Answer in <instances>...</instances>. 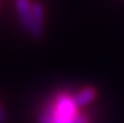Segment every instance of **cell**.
<instances>
[{"mask_svg":"<svg viewBox=\"0 0 124 123\" xmlns=\"http://www.w3.org/2000/svg\"><path fill=\"white\" fill-rule=\"evenodd\" d=\"M38 123H91V116L78 106L74 93L58 90L41 109Z\"/></svg>","mask_w":124,"mask_h":123,"instance_id":"1","label":"cell"},{"mask_svg":"<svg viewBox=\"0 0 124 123\" xmlns=\"http://www.w3.org/2000/svg\"><path fill=\"white\" fill-rule=\"evenodd\" d=\"M44 24H45V11L41 3L34 1L33 3V8H32V21H31V31L29 34L38 39L41 37L44 32Z\"/></svg>","mask_w":124,"mask_h":123,"instance_id":"2","label":"cell"},{"mask_svg":"<svg viewBox=\"0 0 124 123\" xmlns=\"http://www.w3.org/2000/svg\"><path fill=\"white\" fill-rule=\"evenodd\" d=\"M15 7L21 27L29 33L32 21V8H33L32 0H15Z\"/></svg>","mask_w":124,"mask_h":123,"instance_id":"3","label":"cell"},{"mask_svg":"<svg viewBox=\"0 0 124 123\" xmlns=\"http://www.w3.org/2000/svg\"><path fill=\"white\" fill-rule=\"evenodd\" d=\"M98 97V91L93 86H83L74 91V98L75 102L81 109H86L88 105H91Z\"/></svg>","mask_w":124,"mask_h":123,"instance_id":"4","label":"cell"},{"mask_svg":"<svg viewBox=\"0 0 124 123\" xmlns=\"http://www.w3.org/2000/svg\"><path fill=\"white\" fill-rule=\"evenodd\" d=\"M5 121V116H4V113H3V109L0 107V123H4Z\"/></svg>","mask_w":124,"mask_h":123,"instance_id":"5","label":"cell"}]
</instances>
